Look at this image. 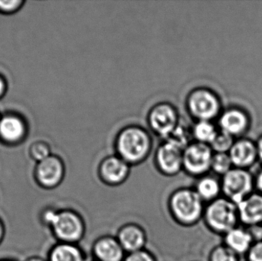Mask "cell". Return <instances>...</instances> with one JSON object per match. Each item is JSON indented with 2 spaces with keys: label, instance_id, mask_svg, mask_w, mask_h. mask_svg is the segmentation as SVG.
<instances>
[{
  "label": "cell",
  "instance_id": "24",
  "mask_svg": "<svg viewBox=\"0 0 262 261\" xmlns=\"http://www.w3.org/2000/svg\"><path fill=\"white\" fill-rule=\"evenodd\" d=\"M29 155L35 162H41L52 154L50 146L44 140H37L32 143L29 147Z\"/></svg>",
  "mask_w": 262,
  "mask_h": 261
},
{
  "label": "cell",
  "instance_id": "22",
  "mask_svg": "<svg viewBox=\"0 0 262 261\" xmlns=\"http://www.w3.org/2000/svg\"><path fill=\"white\" fill-rule=\"evenodd\" d=\"M192 130L193 139H195L196 142L208 145L213 141L218 133L213 124L210 121H198L192 127Z\"/></svg>",
  "mask_w": 262,
  "mask_h": 261
},
{
  "label": "cell",
  "instance_id": "10",
  "mask_svg": "<svg viewBox=\"0 0 262 261\" xmlns=\"http://www.w3.org/2000/svg\"><path fill=\"white\" fill-rule=\"evenodd\" d=\"M130 168V165L118 155H111L100 162L98 168V178L107 186H120L128 179Z\"/></svg>",
  "mask_w": 262,
  "mask_h": 261
},
{
  "label": "cell",
  "instance_id": "4",
  "mask_svg": "<svg viewBox=\"0 0 262 261\" xmlns=\"http://www.w3.org/2000/svg\"><path fill=\"white\" fill-rule=\"evenodd\" d=\"M203 220L212 232L224 235L238 226L239 218L237 205L224 196L220 197L206 204Z\"/></svg>",
  "mask_w": 262,
  "mask_h": 261
},
{
  "label": "cell",
  "instance_id": "1",
  "mask_svg": "<svg viewBox=\"0 0 262 261\" xmlns=\"http://www.w3.org/2000/svg\"><path fill=\"white\" fill-rule=\"evenodd\" d=\"M41 220L50 228L55 239L61 243L76 244L84 239L86 223L80 213L70 208L45 210Z\"/></svg>",
  "mask_w": 262,
  "mask_h": 261
},
{
  "label": "cell",
  "instance_id": "26",
  "mask_svg": "<svg viewBox=\"0 0 262 261\" xmlns=\"http://www.w3.org/2000/svg\"><path fill=\"white\" fill-rule=\"evenodd\" d=\"M209 261H238V256L224 245H219L210 251Z\"/></svg>",
  "mask_w": 262,
  "mask_h": 261
},
{
  "label": "cell",
  "instance_id": "33",
  "mask_svg": "<svg viewBox=\"0 0 262 261\" xmlns=\"http://www.w3.org/2000/svg\"><path fill=\"white\" fill-rule=\"evenodd\" d=\"M257 151H258V156L262 162V137L258 141V146H257Z\"/></svg>",
  "mask_w": 262,
  "mask_h": 261
},
{
  "label": "cell",
  "instance_id": "15",
  "mask_svg": "<svg viewBox=\"0 0 262 261\" xmlns=\"http://www.w3.org/2000/svg\"><path fill=\"white\" fill-rule=\"evenodd\" d=\"M239 222L246 227L262 225V195L253 193L237 205Z\"/></svg>",
  "mask_w": 262,
  "mask_h": 261
},
{
  "label": "cell",
  "instance_id": "7",
  "mask_svg": "<svg viewBox=\"0 0 262 261\" xmlns=\"http://www.w3.org/2000/svg\"><path fill=\"white\" fill-rule=\"evenodd\" d=\"M213 153L210 146L192 142L183 154V170L192 177L200 178L207 175L211 170Z\"/></svg>",
  "mask_w": 262,
  "mask_h": 261
},
{
  "label": "cell",
  "instance_id": "20",
  "mask_svg": "<svg viewBox=\"0 0 262 261\" xmlns=\"http://www.w3.org/2000/svg\"><path fill=\"white\" fill-rule=\"evenodd\" d=\"M220 125L222 131L226 132L231 136L240 134L247 127V116L241 110H229L222 115Z\"/></svg>",
  "mask_w": 262,
  "mask_h": 261
},
{
  "label": "cell",
  "instance_id": "8",
  "mask_svg": "<svg viewBox=\"0 0 262 261\" xmlns=\"http://www.w3.org/2000/svg\"><path fill=\"white\" fill-rule=\"evenodd\" d=\"M180 121L178 110L170 103H158L148 113L149 128L163 139L178 125Z\"/></svg>",
  "mask_w": 262,
  "mask_h": 261
},
{
  "label": "cell",
  "instance_id": "6",
  "mask_svg": "<svg viewBox=\"0 0 262 261\" xmlns=\"http://www.w3.org/2000/svg\"><path fill=\"white\" fill-rule=\"evenodd\" d=\"M186 107L191 116L198 121H210L219 114L220 100L209 89L197 87L188 94Z\"/></svg>",
  "mask_w": 262,
  "mask_h": 261
},
{
  "label": "cell",
  "instance_id": "21",
  "mask_svg": "<svg viewBox=\"0 0 262 261\" xmlns=\"http://www.w3.org/2000/svg\"><path fill=\"white\" fill-rule=\"evenodd\" d=\"M164 142L172 144L181 150H184L190 145L193 139L192 128L185 123H179L178 125L164 138Z\"/></svg>",
  "mask_w": 262,
  "mask_h": 261
},
{
  "label": "cell",
  "instance_id": "11",
  "mask_svg": "<svg viewBox=\"0 0 262 261\" xmlns=\"http://www.w3.org/2000/svg\"><path fill=\"white\" fill-rule=\"evenodd\" d=\"M183 150L163 141L154 156L156 168L163 176H177L183 170Z\"/></svg>",
  "mask_w": 262,
  "mask_h": 261
},
{
  "label": "cell",
  "instance_id": "36",
  "mask_svg": "<svg viewBox=\"0 0 262 261\" xmlns=\"http://www.w3.org/2000/svg\"><path fill=\"white\" fill-rule=\"evenodd\" d=\"M0 261H14V260H1Z\"/></svg>",
  "mask_w": 262,
  "mask_h": 261
},
{
  "label": "cell",
  "instance_id": "19",
  "mask_svg": "<svg viewBox=\"0 0 262 261\" xmlns=\"http://www.w3.org/2000/svg\"><path fill=\"white\" fill-rule=\"evenodd\" d=\"M84 251L76 244L58 242L49 251L48 261H87Z\"/></svg>",
  "mask_w": 262,
  "mask_h": 261
},
{
  "label": "cell",
  "instance_id": "27",
  "mask_svg": "<svg viewBox=\"0 0 262 261\" xmlns=\"http://www.w3.org/2000/svg\"><path fill=\"white\" fill-rule=\"evenodd\" d=\"M26 2L23 0H0V13L12 15L23 8Z\"/></svg>",
  "mask_w": 262,
  "mask_h": 261
},
{
  "label": "cell",
  "instance_id": "34",
  "mask_svg": "<svg viewBox=\"0 0 262 261\" xmlns=\"http://www.w3.org/2000/svg\"><path fill=\"white\" fill-rule=\"evenodd\" d=\"M26 261H48L44 260V259L41 258V257H29V258L26 259Z\"/></svg>",
  "mask_w": 262,
  "mask_h": 261
},
{
  "label": "cell",
  "instance_id": "23",
  "mask_svg": "<svg viewBox=\"0 0 262 261\" xmlns=\"http://www.w3.org/2000/svg\"><path fill=\"white\" fill-rule=\"evenodd\" d=\"M232 160L227 153H215L212 160L211 170L215 174L223 176L232 169Z\"/></svg>",
  "mask_w": 262,
  "mask_h": 261
},
{
  "label": "cell",
  "instance_id": "31",
  "mask_svg": "<svg viewBox=\"0 0 262 261\" xmlns=\"http://www.w3.org/2000/svg\"><path fill=\"white\" fill-rule=\"evenodd\" d=\"M255 188L257 189V193L262 195V170L255 179Z\"/></svg>",
  "mask_w": 262,
  "mask_h": 261
},
{
  "label": "cell",
  "instance_id": "25",
  "mask_svg": "<svg viewBox=\"0 0 262 261\" xmlns=\"http://www.w3.org/2000/svg\"><path fill=\"white\" fill-rule=\"evenodd\" d=\"M233 144L232 136L221 130L217 133L215 139L209 146L216 153H226V152L230 151Z\"/></svg>",
  "mask_w": 262,
  "mask_h": 261
},
{
  "label": "cell",
  "instance_id": "17",
  "mask_svg": "<svg viewBox=\"0 0 262 261\" xmlns=\"http://www.w3.org/2000/svg\"><path fill=\"white\" fill-rule=\"evenodd\" d=\"M229 155L235 168L245 170L255 162L258 151L251 141L243 139L233 144Z\"/></svg>",
  "mask_w": 262,
  "mask_h": 261
},
{
  "label": "cell",
  "instance_id": "32",
  "mask_svg": "<svg viewBox=\"0 0 262 261\" xmlns=\"http://www.w3.org/2000/svg\"><path fill=\"white\" fill-rule=\"evenodd\" d=\"M5 226L3 225V221L0 219V245H1L2 242H3V239L5 238Z\"/></svg>",
  "mask_w": 262,
  "mask_h": 261
},
{
  "label": "cell",
  "instance_id": "3",
  "mask_svg": "<svg viewBox=\"0 0 262 261\" xmlns=\"http://www.w3.org/2000/svg\"><path fill=\"white\" fill-rule=\"evenodd\" d=\"M152 142L147 130L138 125L123 128L115 139V150L120 158L130 167L144 162L152 150Z\"/></svg>",
  "mask_w": 262,
  "mask_h": 261
},
{
  "label": "cell",
  "instance_id": "18",
  "mask_svg": "<svg viewBox=\"0 0 262 261\" xmlns=\"http://www.w3.org/2000/svg\"><path fill=\"white\" fill-rule=\"evenodd\" d=\"M193 188L206 205L221 197V181L215 176L205 175L198 178Z\"/></svg>",
  "mask_w": 262,
  "mask_h": 261
},
{
  "label": "cell",
  "instance_id": "16",
  "mask_svg": "<svg viewBox=\"0 0 262 261\" xmlns=\"http://www.w3.org/2000/svg\"><path fill=\"white\" fill-rule=\"evenodd\" d=\"M223 245L238 256L247 254L254 241L247 228H236L223 235Z\"/></svg>",
  "mask_w": 262,
  "mask_h": 261
},
{
  "label": "cell",
  "instance_id": "30",
  "mask_svg": "<svg viewBox=\"0 0 262 261\" xmlns=\"http://www.w3.org/2000/svg\"><path fill=\"white\" fill-rule=\"evenodd\" d=\"M7 88L8 85L6 78L3 75H0V99L5 96L7 91Z\"/></svg>",
  "mask_w": 262,
  "mask_h": 261
},
{
  "label": "cell",
  "instance_id": "13",
  "mask_svg": "<svg viewBox=\"0 0 262 261\" xmlns=\"http://www.w3.org/2000/svg\"><path fill=\"white\" fill-rule=\"evenodd\" d=\"M116 238L126 254L145 249L147 243V234L144 228L132 222L120 227Z\"/></svg>",
  "mask_w": 262,
  "mask_h": 261
},
{
  "label": "cell",
  "instance_id": "9",
  "mask_svg": "<svg viewBox=\"0 0 262 261\" xmlns=\"http://www.w3.org/2000/svg\"><path fill=\"white\" fill-rule=\"evenodd\" d=\"M66 172V165L62 159L52 154L37 163L35 169V181L45 189H54L64 180Z\"/></svg>",
  "mask_w": 262,
  "mask_h": 261
},
{
  "label": "cell",
  "instance_id": "28",
  "mask_svg": "<svg viewBox=\"0 0 262 261\" xmlns=\"http://www.w3.org/2000/svg\"><path fill=\"white\" fill-rule=\"evenodd\" d=\"M124 261H157L155 255L146 248L141 251L127 254Z\"/></svg>",
  "mask_w": 262,
  "mask_h": 261
},
{
  "label": "cell",
  "instance_id": "29",
  "mask_svg": "<svg viewBox=\"0 0 262 261\" xmlns=\"http://www.w3.org/2000/svg\"><path fill=\"white\" fill-rule=\"evenodd\" d=\"M246 255L249 261H262V241L254 242Z\"/></svg>",
  "mask_w": 262,
  "mask_h": 261
},
{
  "label": "cell",
  "instance_id": "12",
  "mask_svg": "<svg viewBox=\"0 0 262 261\" xmlns=\"http://www.w3.org/2000/svg\"><path fill=\"white\" fill-rule=\"evenodd\" d=\"M28 133L27 123L23 116L6 113L0 116V140L8 145L23 142Z\"/></svg>",
  "mask_w": 262,
  "mask_h": 261
},
{
  "label": "cell",
  "instance_id": "14",
  "mask_svg": "<svg viewBox=\"0 0 262 261\" xmlns=\"http://www.w3.org/2000/svg\"><path fill=\"white\" fill-rule=\"evenodd\" d=\"M92 258L98 261H124L126 254L116 236L103 235L94 242Z\"/></svg>",
  "mask_w": 262,
  "mask_h": 261
},
{
  "label": "cell",
  "instance_id": "2",
  "mask_svg": "<svg viewBox=\"0 0 262 261\" xmlns=\"http://www.w3.org/2000/svg\"><path fill=\"white\" fill-rule=\"evenodd\" d=\"M206 204L193 188L182 187L172 192L167 208L172 220L185 228L195 226L203 220Z\"/></svg>",
  "mask_w": 262,
  "mask_h": 261
},
{
  "label": "cell",
  "instance_id": "5",
  "mask_svg": "<svg viewBox=\"0 0 262 261\" xmlns=\"http://www.w3.org/2000/svg\"><path fill=\"white\" fill-rule=\"evenodd\" d=\"M221 184L224 197L238 205L254 193L255 179L247 170L232 168L223 176Z\"/></svg>",
  "mask_w": 262,
  "mask_h": 261
},
{
  "label": "cell",
  "instance_id": "35",
  "mask_svg": "<svg viewBox=\"0 0 262 261\" xmlns=\"http://www.w3.org/2000/svg\"><path fill=\"white\" fill-rule=\"evenodd\" d=\"M87 261H98L96 260H95L94 258L90 259V260H88Z\"/></svg>",
  "mask_w": 262,
  "mask_h": 261
}]
</instances>
